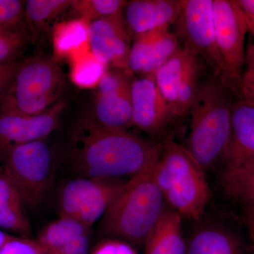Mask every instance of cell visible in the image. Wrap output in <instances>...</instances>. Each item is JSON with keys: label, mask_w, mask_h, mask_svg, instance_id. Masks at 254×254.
I'll return each instance as SVG.
<instances>
[{"label": "cell", "mask_w": 254, "mask_h": 254, "mask_svg": "<svg viewBox=\"0 0 254 254\" xmlns=\"http://www.w3.org/2000/svg\"><path fill=\"white\" fill-rule=\"evenodd\" d=\"M71 79L82 88H91L98 85L105 73V65L90 53L79 55L73 59Z\"/></svg>", "instance_id": "obj_26"}, {"label": "cell", "mask_w": 254, "mask_h": 254, "mask_svg": "<svg viewBox=\"0 0 254 254\" xmlns=\"http://www.w3.org/2000/svg\"><path fill=\"white\" fill-rule=\"evenodd\" d=\"M88 46L97 60L115 68L128 69L132 36L127 28L123 9L88 23Z\"/></svg>", "instance_id": "obj_11"}, {"label": "cell", "mask_w": 254, "mask_h": 254, "mask_svg": "<svg viewBox=\"0 0 254 254\" xmlns=\"http://www.w3.org/2000/svg\"><path fill=\"white\" fill-rule=\"evenodd\" d=\"M181 9V0H133L127 1L123 16L132 37L137 34L170 28Z\"/></svg>", "instance_id": "obj_15"}, {"label": "cell", "mask_w": 254, "mask_h": 254, "mask_svg": "<svg viewBox=\"0 0 254 254\" xmlns=\"http://www.w3.org/2000/svg\"><path fill=\"white\" fill-rule=\"evenodd\" d=\"M224 187L229 195L238 200L246 210L254 209V160L245 168L223 175Z\"/></svg>", "instance_id": "obj_23"}, {"label": "cell", "mask_w": 254, "mask_h": 254, "mask_svg": "<svg viewBox=\"0 0 254 254\" xmlns=\"http://www.w3.org/2000/svg\"><path fill=\"white\" fill-rule=\"evenodd\" d=\"M5 175L11 180L25 205L39 204L53 185L55 156L45 140L16 145L4 152Z\"/></svg>", "instance_id": "obj_6"}, {"label": "cell", "mask_w": 254, "mask_h": 254, "mask_svg": "<svg viewBox=\"0 0 254 254\" xmlns=\"http://www.w3.org/2000/svg\"><path fill=\"white\" fill-rule=\"evenodd\" d=\"M127 1L123 0H82L74 1L71 8L79 19L87 23L108 17L123 9Z\"/></svg>", "instance_id": "obj_27"}, {"label": "cell", "mask_w": 254, "mask_h": 254, "mask_svg": "<svg viewBox=\"0 0 254 254\" xmlns=\"http://www.w3.org/2000/svg\"><path fill=\"white\" fill-rule=\"evenodd\" d=\"M25 16V1L20 0H0V24H11L23 21Z\"/></svg>", "instance_id": "obj_31"}, {"label": "cell", "mask_w": 254, "mask_h": 254, "mask_svg": "<svg viewBox=\"0 0 254 254\" xmlns=\"http://www.w3.org/2000/svg\"><path fill=\"white\" fill-rule=\"evenodd\" d=\"M215 39L225 77L235 90L245 64V18L235 0H213Z\"/></svg>", "instance_id": "obj_9"}, {"label": "cell", "mask_w": 254, "mask_h": 254, "mask_svg": "<svg viewBox=\"0 0 254 254\" xmlns=\"http://www.w3.org/2000/svg\"><path fill=\"white\" fill-rule=\"evenodd\" d=\"M182 48L177 37L167 31L157 41L141 74L143 76L154 74L158 68L173 58Z\"/></svg>", "instance_id": "obj_28"}, {"label": "cell", "mask_w": 254, "mask_h": 254, "mask_svg": "<svg viewBox=\"0 0 254 254\" xmlns=\"http://www.w3.org/2000/svg\"><path fill=\"white\" fill-rule=\"evenodd\" d=\"M74 0H28L25 17L31 28H41L71 7Z\"/></svg>", "instance_id": "obj_24"}, {"label": "cell", "mask_w": 254, "mask_h": 254, "mask_svg": "<svg viewBox=\"0 0 254 254\" xmlns=\"http://www.w3.org/2000/svg\"><path fill=\"white\" fill-rule=\"evenodd\" d=\"M230 82L213 73L200 81L190 110V127L186 149L203 170L222 161L226 151L233 103Z\"/></svg>", "instance_id": "obj_2"}, {"label": "cell", "mask_w": 254, "mask_h": 254, "mask_svg": "<svg viewBox=\"0 0 254 254\" xmlns=\"http://www.w3.org/2000/svg\"><path fill=\"white\" fill-rule=\"evenodd\" d=\"M175 23L182 48L208 64L213 73L225 78L215 39L213 0H181Z\"/></svg>", "instance_id": "obj_8"}, {"label": "cell", "mask_w": 254, "mask_h": 254, "mask_svg": "<svg viewBox=\"0 0 254 254\" xmlns=\"http://www.w3.org/2000/svg\"><path fill=\"white\" fill-rule=\"evenodd\" d=\"M235 94L254 106V42L249 43L246 48L245 67L235 86Z\"/></svg>", "instance_id": "obj_29"}, {"label": "cell", "mask_w": 254, "mask_h": 254, "mask_svg": "<svg viewBox=\"0 0 254 254\" xmlns=\"http://www.w3.org/2000/svg\"><path fill=\"white\" fill-rule=\"evenodd\" d=\"M157 161L127 181L125 190L102 218L100 230L104 235L133 245H145L166 208L155 180Z\"/></svg>", "instance_id": "obj_3"}, {"label": "cell", "mask_w": 254, "mask_h": 254, "mask_svg": "<svg viewBox=\"0 0 254 254\" xmlns=\"http://www.w3.org/2000/svg\"><path fill=\"white\" fill-rule=\"evenodd\" d=\"M88 23L76 18L60 23L54 31V48L60 56L75 58L88 43Z\"/></svg>", "instance_id": "obj_20"}, {"label": "cell", "mask_w": 254, "mask_h": 254, "mask_svg": "<svg viewBox=\"0 0 254 254\" xmlns=\"http://www.w3.org/2000/svg\"><path fill=\"white\" fill-rule=\"evenodd\" d=\"M21 60L14 63L0 64V105L14 81Z\"/></svg>", "instance_id": "obj_33"}, {"label": "cell", "mask_w": 254, "mask_h": 254, "mask_svg": "<svg viewBox=\"0 0 254 254\" xmlns=\"http://www.w3.org/2000/svg\"><path fill=\"white\" fill-rule=\"evenodd\" d=\"M168 31V28H160L132 37L133 41L127 67L130 72L142 73L157 41L163 36L164 33Z\"/></svg>", "instance_id": "obj_25"}, {"label": "cell", "mask_w": 254, "mask_h": 254, "mask_svg": "<svg viewBox=\"0 0 254 254\" xmlns=\"http://www.w3.org/2000/svg\"><path fill=\"white\" fill-rule=\"evenodd\" d=\"M242 11L248 33L254 36V0H235Z\"/></svg>", "instance_id": "obj_34"}, {"label": "cell", "mask_w": 254, "mask_h": 254, "mask_svg": "<svg viewBox=\"0 0 254 254\" xmlns=\"http://www.w3.org/2000/svg\"><path fill=\"white\" fill-rule=\"evenodd\" d=\"M65 103H57L44 113L33 116L0 115V153L8 148L30 142L42 141L56 129Z\"/></svg>", "instance_id": "obj_12"}, {"label": "cell", "mask_w": 254, "mask_h": 254, "mask_svg": "<svg viewBox=\"0 0 254 254\" xmlns=\"http://www.w3.org/2000/svg\"><path fill=\"white\" fill-rule=\"evenodd\" d=\"M131 105L132 125L150 134L163 131L174 118L159 91L154 74L133 80Z\"/></svg>", "instance_id": "obj_13"}, {"label": "cell", "mask_w": 254, "mask_h": 254, "mask_svg": "<svg viewBox=\"0 0 254 254\" xmlns=\"http://www.w3.org/2000/svg\"><path fill=\"white\" fill-rule=\"evenodd\" d=\"M30 41L28 26L23 20L11 24H0V64L19 60Z\"/></svg>", "instance_id": "obj_22"}, {"label": "cell", "mask_w": 254, "mask_h": 254, "mask_svg": "<svg viewBox=\"0 0 254 254\" xmlns=\"http://www.w3.org/2000/svg\"><path fill=\"white\" fill-rule=\"evenodd\" d=\"M161 145L100 125L84 113L68 132L64 154L77 177L134 176L158 160Z\"/></svg>", "instance_id": "obj_1"}, {"label": "cell", "mask_w": 254, "mask_h": 254, "mask_svg": "<svg viewBox=\"0 0 254 254\" xmlns=\"http://www.w3.org/2000/svg\"><path fill=\"white\" fill-rule=\"evenodd\" d=\"M186 50L182 48L173 58L156 70L154 77L173 118H177L178 91Z\"/></svg>", "instance_id": "obj_19"}, {"label": "cell", "mask_w": 254, "mask_h": 254, "mask_svg": "<svg viewBox=\"0 0 254 254\" xmlns=\"http://www.w3.org/2000/svg\"><path fill=\"white\" fill-rule=\"evenodd\" d=\"M246 213H247V226H248L249 232H250L254 250V209L246 210Z\"/></svg>", "instance_id": "obj_35"}, {"label": "cell", "mask_w": 254, "mask_h": 254, "mask_svg": "<svg viewBox=\"0 0 254 254\" xmlns=\"http://www.w3.org/2000/svg\"><path fill=\"white\" fill-rule=\"evenodd\" d=\"M131 72L116 68L105 71L98 85L91 114L100 125L127 130L132 125Z\"/></svg>", "instance_id": "obj_10"}, {"label": "cell", "mask_w": 254, "mask_h": 254, "mask_svg": "<svg viewBox=\"0 0 254 254\" xmlns=\"http://www.w3.org/2000/svg\"><path fill=\"white\" fill-rule=\"evenodd\" d=\"M157 185L170 208L190 220L201 217L211 197L204 170L186 148L168 139L155 168Z\"/></svg>", "instance_id": "obj_4"}, {"label": "cell", "mask_w": 254, "mask_h": 254, "mask_svg": "<svg viewBox=\"0 0 254 254\" xmlns=\"http://www.w3.org/2000/svg\"><path fill=\"white\" fill-rule=\"evenodd\" d=\"M0 254H52L38 240L13 236L0 250Z\"/></svg>", "instance_id": "obj_30"}, {"label": "cell", "mask_w": 254, "mask_h": 254, "mask_svg": "<svg viewBox=\"0 0 254 254\" xmlns=\"http://www.w3.org/2000/svg\"><path fill=\"white\" fill-rule=\"evenodd\" d=\"M25 203L16 187L0 168V230L32 239V229Z\"/></svg>", "instance_id": "obj_16"}, {"label": "cell", "mask_w": 254, "mask_h": 254, "mask_svg": "<svg viewBox=\"0 0 254 254\" xmlns=\"http://www.w3.org/2000/svg\"><path fill=\"white\" fill-rule=\"evenodd\" d=\"M127 180L108 177H76L65 184L59 197L60 217L93 226L125 190Z\"/></svg>", "instance_id": "obj_7"}, {"label": "cell", "mask_w": 254, "mask_h": 254, "mask_svg": "<svg viewBox=\"0 0 254 254\" xmlns=\"http://www.w3.org/2000/svg\"><path fill=\"white\" fill-rule=\"evenodd\" d=\"M202 62L199 58L186 50L179 86L177 118L183 117L191 106L201 81L200 78L202 73Z\"/></svg>", "instance_id": "obj_21"}, {"label": "cell", "mask_w": 254, "mask_h": 254, "mask_svg": "<svg viewBox=\"0 0 254 254\" xmlns=\"http://www.w3.org/2000/svg\"><path fill=\"white\" fill-rule=\"evenodd\" d=\"M182 218L173 208H165L145 240V254H187Z\"/></svg>", "instance_id": "obj_18"}, {"label": "cell", "mask_w": 254, "mask_h": 254, "mask_svg": "<svg viewBox=\"0 0 254 254\" xmlns=\"http://www.w3.org/2000/svg\"><path fill=\"white\" fill-rule=\"evenodd\" d=\"M187 254H247L235 232L218 225H207L193 232L187 244Z\"/></svg>", "instance_id": "obj_17"}, {"label": "cell", "mask_w": 254, "mask_h": 254, "mask_svg": "<svg viewBox=\"0 0 254 254\" xmlns=\"http://www.w3.org/2000/svg\"><path fill=\"white\" fill-rule=\"evenodd\" d=\"M89 254H136L131 246L123 241L105 240L96 245Z\"/></svg>", "instance_id": "obj_32"}, {"label": "cell", "mask_w": 254, "mask_h": 254, "mask_svg": "<svg viewBox=\"0 0 254 254\" xmlns=\"http://www.w3.org/2000/svg\"><path fill=\"white\" fill-rule=\"evenodd\" d=\"M64 85V76L55 60L38 56L24 60L0 105V115L44 113L60 98Z\"/></svg>", "instance_id": "obj_5"}, {"label": "cell", "mask_w": 254, "mask_h": 254, "mask_svg": "<svg viewBox=\"0 0 254 254\" xmlns=\"http://www.w3.org/2000/svg\"><path fill=\"white\" fill-rule=\"evenodd\" d=\"M254 160V106L240 99L232 103L230 140L222 162L223 175L240 171Z\"/></svg>", "instance_id": "obj_14"}, {"label": "cell", "mask_w": 254, "mask_h": 254, "mask_svg": "<svg viewBox=\"0 0 254 254\" xmlns=\"http://www.w3.org/2000/svg\"><path fill=\"white\" fill-rule=\"evenodd\" d=\"M13 237V235H9L7 232L0 230V250Z\"/></svg>", "instance_id": "obj_36"}]
</instances>
